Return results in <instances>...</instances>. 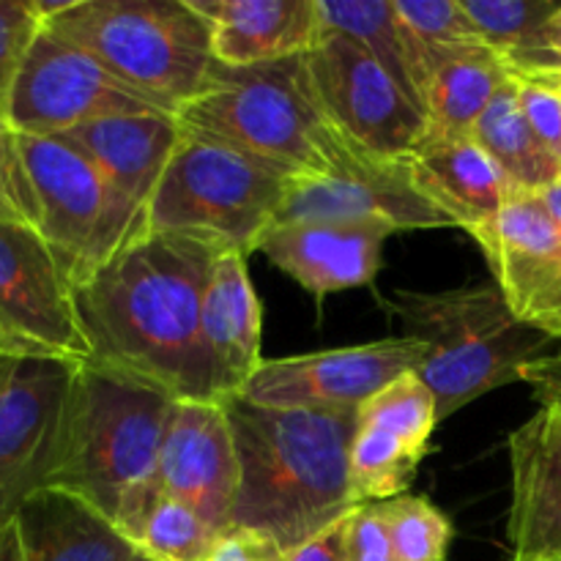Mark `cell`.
I'll list each match as a JSON object with an SVG mask.
<instances>
[{
    "mask_svg": "<svg viewBox=\"0 0 561 561\" xmlns=\"http://www.w3.org/2000/svg\"><path fill=\"white\" fill-rule=\"evenodd\" d=\"M219 252L186 233H142L75 288L88 362L153 383L173 400L219 403L203 345V296Z\"/></svg>",
    "mask_w": 561,
    "mask_h": 561,
    "instance_id": "cell-1",
    "label": "cell"
},
{
    "mask_svg": "<svg viewBox=\"0 0 561 561\" xmlns=\"http://www.w3.org/2000/svg\"><path fill=\"white\" fill-rule=\"evenodd\" d=\"M241 480L230 529H252L296 551L359 507L351 482L356 411L225 403Z\"/></svg>",
    "mask_w": 561,
    "mask_h": 561,
    "instance_id": "cell-2",
    "label": "cell"
},
{
    "mask_svg": "<svg viewBox=\"0 0 561 561\" xmlns=\"http://www.w3.org/2000/svg\"><path fill=\"white\" fill-rule=\"evenodd\" d=\"M173 405L153 383L80 362L49 491L85 502L135 542L164 499L159 458Z\"/></svg>",
    "mask_w": 561,
    "mask_h": 561,
    "instance_id": "cell-3",
    "label": "cell"
},
{
    "mask_svg": "<svg viewBox=\"0 0 561 561\" xmlns=\"http://www.w3.org/2000/svg\"><path fill=\"white\" fill-rule=\"evenodd\" d=\"M175 121L190 135L219 142L290 184L323 179L362 159L318 107L301 55L239 69L217 64Z\"/></svg>",
    "mask_w": 561,
    "mask_h": 561,
    "instance_id": "cell-4",
    "label": "cell"
},
{
    "mask_svg": "<svg viewBox=\"0 0 561 561\" xmlns=\"http://www.w3.org/2000/svg\"><path fill=\"white\" fill-rule=\"evenodd\" d=\"M387 310L400 321L403 337L422 343L416 376L436 400L438 422L520 381L526 367L557 345L510 310L496 283L436 294L398 290L387 296Z\"/></svg>",
    "mask_w": 561,
    "mask_h": 561,
    "instance_id": "cell-5",
    "label": "cell"
},
{
    "mask_svg": "<svg viewBox=\"0 0 561 561\" xmlns=\"http://www.w3.org/2000/svg\"><path fill=\"white\" fill-rule=\"evenodd\" d=\"M44 25L170 115L206 88L217 66L211 25L190 0H69Z\"/></svg>",
    "mask_w": 561,
    "mask_h": 561,
    "instance_id": "cell-6",
    "label": "cell"
},
{
    "mask_svg": "<svg viewBox=\"0 0 561 561\" xmlns=\"http://www.w3.org/2000/svg\"><path fill=\"white\" fill-rule=\"evenodd\" d=\"M288 190L283 175L184 129L148 203L146 233L197 236L250 257Z\"/></svg>",
    "mask_w": 561,
    "mask_h": 561,
    "instance_id": "cell-7",
    "label": "cell"
},
{
    "mask_svg": "<svg viewBox=\"0 0 561 561\" xmlns=\"http://www.w3.org/2000/svg\"><path fill=\"white\" fill-rule=\"evenodd\" d=\"M20 151L36 195V230L71 288L146 233V214L126 203L75 142L20 135Z\"/></svg>",
    "mask_w": 561,
    "mask_h": 561,
    "instance_id": "cell-8",
    "label": "cell"
},
{
    "mask_svg": "<svg viewBox=\"0 0 561 561\" xmlns=\"http://www.w3.org/2000/svg\"><path fill=\"white\" fill-rule=\"evenodd\" d=\"M301 64L318 107L359 157L405 162L425 140L420 104L356 42L321 33Z\"/></svg>",
    "mask_w": 561,
    "mask_h": 561,
    "instance_id": "cell-9",
    "label": "cell"
},
{
    "mask_svg": "<svg viewBox=\"0 0 561 561\" xmlns=\"http://www.w3.org/2000/svg\"><path fill=\"white\" fill-rule=\"evenodd\" d=\"M77 367L66 356L25 354L0 392V520L16 518L22 504L49 491Z\"/></svg>",
    "mask_w": 561,
    "mask_h": 561,
    "instance_id": "cell-10",
    "label": "cell"
},
{
    "mask_svg": "<svg viewBox=\"0 0 561 561\" xmlns=\"http://www.w3.org/2000/svg\"><path fill=\"white\" fill-rule=\"evenodd\" d=\"M131 113L162 110L115 80L91 53L42 25L16 75L5 121L20 135L53 137Z\"/></svg>",
    "mask_w": 561,
    "mask_h": 561,
    "instance_id": "cell-11",
    "label": "cell"
},
{
    "mask_svg": "<svg viewBox=\"0 0 561 561\" xmlns=\"http://www.w3.org/2000/svg\"><path fill=\"white\" fill-rule=\"evenodd\" d=\"M422 343L387 337L318 354L263 359L241 398L263 409L359 411L365 400L405 373H416Z\"/></svg>",
    "mask_w": 561,
    "mask_h": 561,
    "instance_id": "cell-12",
    "label": "cell"
},
{
    "mask_svg": "<svg viewBox=\"0 0 561 561\" xmlns=\"http://www.w3.org/2000/svg\"><path fill=\"white\" fill-rule=\"evenodd\" d=\"M485 252L510 310L561 340V228L540 195L518 192L488 222L466 230Z\"/></svg>",
    "mask_w": 561,
    "mask_h": 561,
    "instance_id": "cell-13",
    "label": "cell"
},
{
    "mask_svg": "<svg viewBox=\"0 0 561 561\" xmlns=\"http://www.w3.org/2000/svg\"><path fill=\"white\" fill-rule=\"evenodd\" d=\"M0 321L33 354L88 362L75 288L38 230L0 222Z\"/></svg>",
    "mask_w": 561,
    "mask_h": 561,
    "instance_id": "cell-14",
    "label": "cell"
},
{
    "mask_svg": "<svg viewBox=\"0 0 561 561\" xmlns=\"http://www.w3.org/2000/svg\"><path fill=\"white\" fill-rule=\"evenodd\" d=\"M159 480L168 499L225 531L233 524L241 466L225 403L175 400L164 433Z\"/></svg>",
    "mask_w": 561,
    "mask_h": 561,
    "instance_id": "cell-15",
    "label": "cell"
},
{
    "mask_svg": "<svg viewBox=\"0 0 561 561\" xmlns=\"http://www.w3.org/2000/svg\"><path fill=\"white\" fill-rule=\"evenodd\" d=\"M337 219V222L383 225L398 230L455 228L414 184L405 162L354 159L332 175L296 181L285 195L277 219Z\"/></svg>",
    "mask_w": 561,
    "mask_h": 561,
    "instance_id": "cell-16",
    "label": "cell"
},
{
    "mask_svg": "<svg viewBox=\"0 0 561 561\" xmlns=\"http://www.w3.org/2000/svg\"><path fill=\"white\" fill-rule=\"evenodd\" d=\"M389 236L392 230L383 225L279 219L261 236L257 252L321 301L376 283Z\"/></svg>",
    "mask_w": 561,
    "mask_h": 561,
    "instance_id": "cell-17",
    "label": "cell"
},
{
    "mask_svg": "<svg viewBox=\"0 0 561 561\" xmlns=\"http://www.w3.org/2000/svg\"><path fill=\"white\" fill-rule=\"evenodd\" d=\"M510 561H561V411L540 405L510 433Z\"/></svg>",
    "mask_w": 561,
    "mask_h": 561,
    "instance_id": "cell-18",
    "label": "cell"
},
{
    "mask_svg": "<svg viewBox=\"0 0 561 561\" xmlns=\"http://www.w3.org/2000/svg\"><path fill=\"white\" fill-rule=\"evenodd\" d=\"M211 25L222 66H261L307 55L321 38L318 0H190Z\"/></svg>",
    "mask_w": 561,
    "mask_h": 561,
    "instance_id": "cell-19",
    "label": "cell"
},
{
    "mask_svg": "<svg viewBox=\"0 0 561 561\" xmlns=\"http://www.w3.org/2000/svg\"><path fill=\"white\" fill-rule=\"evenodd\" d=\"M263 307L252 288L247 255L219 252L203 296V345L219 403L241 398L263 365Z\"/></svg>",
    "mask_w": 561,
    "mask_h": 561,
    "instance_id": "cell-20",
    "label": "cell"
},
{
    "mask_svg": "<svg viewBox=\"0 0 561 561\" xmlns=\"http://www.w3.org/2000/svg\"><path fill=\"white\" fill-rule=\"evenodd\" d=\"M58 137L75 142L113 190L146 214L184 129L170 113H131L91 121Z\"/></svg>",
    "mask_w": 561,
    "mask_h": 561,
    "instance_id": "cell-21",
    "label": "cell"
},
{
    "mask_svg": "<svg viewBox=\"0 0 561 561\" xmlns=\"http://www.w3.org/2000/svg\"><path fill=\"white\" fill-rule=\"evenodd\" d=\"M405 164L422 195L442 208L455 228L471 230L488 222L518 195L471 137H425Z\"/></svg>",
    "mask_w": 561,
    "mask_h": 561,
    "instance_id": "cell-22",
    "label": "cell"
},
{
    "mask_svg": "<svg viewBox=\"0 0 561 561\" xmlns=\"http://www.w3.org/2000/svg\"><path fill=\"white\" fill-rule=\"evenodd\" d=\"M420 53L425 137H471L477 121L513 71L488 44L420 47Z\"/></svg>",
    "mask_w": 561,
    "mask_h": 561,
    "instance_id": "cell-23",
    "label": "cell"
},
{
    "mask_svg": "<svg viewBox=\"0 0 561 561\" xmlns=\"http://www.w3.org/2000/svg\"><path fill=\"white\" fill-rule=\"evenodd\" d=\"M25 561H151L107 518L64 491H42L16 513Z\"/></svg>",
    "mask_w": 561,
    "mask_h": 561,
    "instance_id": "cell-24",
    "label": "cell"
},
{
    "mask_svg": "<svg viewBox=\"0 0 561 561\" xmlns=\"http://www.w3.org/2000/svg\"><path fill=\"white\" fill-rule=\"evenodd\" d=\"M321 33L351 38L373 55L422 110V53L394 11V0H318Z\"/></svg>",
    "mask_w": 561,
    "mask_h": 561,
    "instance_id": "cell-25",
    "label": "cell"
},
{
    "mask_svg": "<svg viewBox=\"0 0 561 561\" xmlns=\"http://www.w3.org/2000/svg\"><path fill=\"white\" fill-rule=\"evenodd\" d=\"M471 140L493 159L518 192H542L559 184L561 162L537 140L518 104L515 77H510L477 121Z\"/></svg>",
    "mask_w": 561,
    "mask_h": 561,
    "instance_id": "cell-26",
    "label": "cell"
},
{
    "mask_svg": "<svg viewBox=\"0 0 561 561\" xmlns=\"http://www.w3.org/2000/svg\"><path fill=\"white\" fill-rule=\"evenodd\" d=\"M488 47L513 77L535 80L559 69L561 58L546 44V27L561 9L553 0H460Z\"/></svg>",
    "mask_w": 561,
    "mask_h": 561,
    "instance_id": "cell-27",
    "label": "cell"
},
{
    "mask_svg": "<svg viewBox=\"0 0 561 561\" xmlns=\"http://www.w3.org/2000/svg\"><path fill=\"white\" fill-rule=\"evenodd\" d=\"M425 455L383 427L356 422V436L351 444V482L356 499L362 504L387 502L409 493Z\"/></svg>",
    "mask_w": 561,
    "mask_h": 561,
    "instance_id": "cell-28",
    "label": "cell"
},
{
    "mask_svg": "<svg viewBox=\"0 0 561 561\" xmlns=\"http://www.w3.org/2000/svg\"><path fill=\"white\" fill-rule=\"evenodd\" d=\"M356 422L383 427L411 447L427 453L438 425L436 400L416 373H405L365 400L356 411Z\"/></svg>",
    "mask_w": 561,
    "mask_h": 561,
    "instance_id": "cell-29",
    "label": "cell"
},
{
    "mask_svg": "<svg viewBox=\"0 0 561 561\" xmlns=\"http://www.w3.org/2000/svg\"><path fill=\"white\" fill-rule=\"evenodd\" d=\"M219 537L222 531L192 513L186 504L164 496L142 526L135 548L151 561H208Z\"/></svg>",
    "mask_w": 561,
    "mask_h": 561,
    "instance_id": "cell-30",
    "label": "cell"
},
{
    "mask_svg": "<svg viewBox=\"0 0 561 561\" xmlns=\"http://www.w3.org/2000/svg\"><path fill=\"white\" fill-rule=\"evenodd\" d=\"M394 561H447L453 520L425 496L400 493L383 502Z\"/></svg>",
    "mask_w": 561,
    "mask_h": 561,
    "instance_id": "cell-31",
    "label": "cell"
},
{
    "mask_svg": "<svg viewBox=\"0 0 561 561\" xmlns=\"http://www.w3.org/2000/svg\"><path fill=\"white\" fill-rule=\"evenodd\" d=\"M400 22L420 47H458L485 44L460 0H394Z\"/></svg>",
    "mask_w": 561,
    "mask_h": 561,
    "instance_id": "cell-32",
    "label": "cell"
},
{
    "mask_svg": "<svg viewBox=\"0 0 561 561\" xmlns=\"http://www.w3.org/2000/svg\"><path fill=\"white\" fill-rule=\"evenodd\" d=\"M42 31L33 0H0V118L5 121L16 75L33 38Z\"/></svg>",
    "mask_w": 561,
    "mask_h": 561,
    "instance_id": "cell-33",
    "label": "cell"
},
{
    "mask_svg": "<svg viewBox=\"0 0 561 561\" xmlns=\"http://www.w3.org/2000/svg\"><path fill=\"white\" fill-rule=\"evenodd\" d=\"M0 222L25 225L33 230L38 225L36 195L20 151V135L3 118H0Z\"/></svg>",
    "mask_w": 561,
    "mask_h": 561,
    "instance_id": "cell-34",
    "label": "cell"
},
{
    "mask_svg": "<svg viewBox=\"0 0 561 561\" xmlns=\"http://www.w3.org/2000/svg\"><path fill=\"white\" fill-rule=\"evenodd\" d=\"M345 551L348 561H394L383 502H365L345 520Z\"/></svg>",
    "mask_w": 561,
    "mask_h": 561,
    "instance_id": "cell-35",
    "label": "cell"
},
{
    "mask_svg": "<svg viewBox=\"0 0 561 561\" xmlns=\"http://www.w3.org/2000/svg\"><path fill=\"white\" fill-rule=\"evenodd\" d=\"M515 88H518V104L531 131L561 162V96L553 88L524 80V77H515Z\"/></svg>",
    "mask_w": 561,
    "mask_h": 561,
    "instance_id": "cell-36",
    "label": "cell"
},
{
    "mask_svg": "<svg viewBox=\"0 0 561 561\" xmlns=\"http://www.w3.org/2000/svg\"><path fill=\"white\" fill-rule=\"evenodd\" d=\"M208 561H288V551L261 531L228 529Z\"/></svg>",
    "mask_w": 561,
    "mask_h": 561,
    "instance_id": "cell-37",
    "label": "cell"
},
{
    "mask_svg": "<svg viewBox=\"0 0 561 561\" xmlns=\"http://www.w3.org/2000/svg\"><path fill=\"white\" fill-rule=\"evenodd\" d=\"M520 381H526L535 389L537 403L557 405L561 411V351H553V354L531 362L524 370V378H520Z\"/></svg>",
    "mask_w": 561,
    "mask_h": 561,
    "instance_id": "cell-38",
    "label": "cell"
},
{
    "mask_svg": "<svg viewBox=\"0 0 561 561\" xmlns=\"http://www.w3.org/2000/svg\"><path fill=\"white\" fill-rule=\"evenodd\" d=\"M345 520H348V515L334 526H329L318 537L307 540L296 551H290L288 561H348V551H345Z\"/></svg>",
    "mask_w": 561,
    "mask_h": 561,
    "instance_id": "cell-39",
    "label": "cell"
},
{
    "mask_svg": "<svg viewBox=\"0 0 561 561\" xmlns=\"http://www.w3.org/2000/svg\"><path fill=\"white\" fill-rule=\"evenodd\" d=\"M0 561H25V546H22L16 518L0 520Z\"/></svg>",
    "mask_w": 561,
    "mask_h": 561,
    "instance_id": "cell-40",
    "label": "cell"
},
{
    "mask_svg": "<svg viewBox=\"0 0 561 561\" xmlns=\"http://www.w3.org/2000/svg\"><path fill=\"white\" fill-rule=\"evenodd\" d=\"M537 195H540V201L546 203V208L551 211V217L557 219V225L561 228V184L548 186V190L537 192Z\"/></svg>",
    "mask_w": 561,
    "mask_h": 561,
    "instance_id": "cell-41",
    "label": "cell"
},
{
    "mask_svg": "<svg viewBox=\"0 0 561 561\" xmlns=\"http://www.w3.org/2000/svg\"><path fill=\"white\" fill-rule=\"evenodd\" d=\"M546 44H548V49H551V53H557L561 58V9L551 16V22H548Z\"/></svg>",
    "mask_w": 561,
    "mask_h": 561,
    "instance_id": "cell-42",
    "label": "cell"
},
{
    "mask_svg": "<svg viewBox=\"0 0 561 561\" xmlns=\"http://www.w3.org/2000/svg\"><path fill=\"white\" fill-rule=\"evenodd\" d=\"M20 356L25 354H11V351H3V354H0V392H3L5 383L11 381V376H14Z\"/></svg>",
    "mask_w": 561,
    "mask_h": 561,
    "instance_id": "cell-43",
    "label": "cell"
},
{
    "mask_svg": "<svg viewBox=\"0 0 561 561\" xmlns=\"http://www.w3.org/2000/svg\"><path fill=\"white\" fill-rule=\"evenodd\" d=\"M3 351H11V354H33V351H27L25 345H22L20 340L9 332V327L0 321V354H3Z\"/></svg>",
    "mask_w": 561,
    "mask_h": 561,
    "instance_id": "cell-44",
    "label": "cell"
},
{
    "mask_svg": "<svg viewBox=\"0 0 561 561\" xmlns=\"http://www.w3.org/2000/svg\"><path fill=\"white\" fill-rule=\"evenodd\" d=\"M535 82H542V85L553 88V91H557L559 96H561V66H559V69L548 71V75H540V77H535Z\"/></svg>",
    "mask_w": 561,
    "mask_h": 561,
    "instance_id": "cell-45",
    "label": "cell"
},
{
    "mask_svg": "<svg viewBox=\"0 0 561 561\" xmlns=\"http://www.w3.org/2000/svg\"><path fill=\"white\" fill-rule=\"evenodd\" d=\"M559 184H561V175H559Z\"/></svg>",
    "mask_w": 561,
    "mask_h": 561,
    "instance_id": "cell-46",
    "label": "cell"
}]
</instances>
